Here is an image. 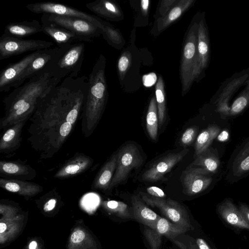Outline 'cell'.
Returning <instances> with one entry per match:
<instances>
[{
  "label": "cell",
  "mask_w": 249,
  "mask_h": 249,
  "mask_svg": "<svg viewBox=\"0 0 249 249\" xmlns=\"http://www.w3.org/2000/svg\"><path fill=\"white\" fill-rule=\"evenodd\" d=\"M61 81L45 70L14 89L3 100L6 112L1 120L0 127L26 121L35 112L40 99Z\"/></svg>",
  "instance_id": "obj_1"
},
{
  "label": "cell",
  "mask_w": 249,
  "mask_h": 249,
  "mask_svg": "<svg viewBox=\"0 0 249 249\" xmlns=\"http://www.w3.org/2000/svg\"><path fill=\"white\" fill-rule=\"evenodd\" d=\"M105 60L100 55L89 77V89L84 107L86 130L94 129L104 110L107 97L105 72Z\"/></svg>",
  "instance_id": "obj_2"
},
{
  "label": "cell",
  "mask_w": 249,
  "mask_h": 249,
  "mask_svg": "<svg viewBox=\"0 0 249 249\" xmlns=\"http://www.w3.org/2000/svg\"><path fill=\"white\" fill-rule=\"evenodd\" d=\"M85 44L73 43L66 48L47 68L53 76L62 80L67 77H77L84 60Z\"/></svg>",
  "instance_id": "obj_3"
},
{
  "label": "cell",
  "mask_w": 249,
  "mask_h": 249,
  "mask_svg": "<svg viewBox=\"0 0 249 249\" xmlns=\"http://www.w3.org/2000/svg\"><path fill=\"white\" fill-rule=\"evenodd\" d=\"M41 17L73 33L81 41H91L101 33L100 23L97 24L74 17L52 14H43Z\"/></svg>",
  "instance_id": "obj_4"
},
{
  "label": "cell",
  "mask_w": 249,
  "mask_h": 249,
  "mask_svg": "<svg viewBox=\"0 0 249 249\" xmlns=\"http://www.w3.org/2000/svg\"><path fill=\"white\" fill-rule=\"evenodd\" d=\"M142 162L140 151L135 144L128 143L122 146L117 153L116 168L108 189L124 181L131 171Z\"/></svg>",
  "instance_id": "obj_5"
},
{
  "label": "cell",
  "mask_w": 249,
  "mask_h": 249,
  "mask_svg": "<svg viewBox=\"0 0 249 249\" xmlns=\"http://www.w3.org/2000/svg\"><path fill=\"white\" fill-rule=\"evenodd\" d=\"M144 202L153 207L158 208L161 213L173 223L185 227L192 228L190 217L186 209L178 202L170 198L167 199L148 196L141 193Z\"/></svg>",
  "instance_id": "obj_6"
},
{
  "label": "cell",
  "mask_w": 249,
  "mask_h": 249,
  "mask_svg": "<svg viewBox=\"0 0 249 249\" xmlns=\"http://www.w3.org/2000/svg\"><path fill=\"white\" fill-rule=\"evenodd\" d=\"M52 42L23 39L3 34L0 38V60L23 53L50 48Z\"/></svg>",
  "instance_id": "obj_7"
},
{
  "label": "cell",
  "mask_w": 249,
  "mask_h": 249,
  "mask_svg": "<svg viewBox=\"0 0 249 249\" xmlns=\"http://www.w3.org/2000/svg\"><path fill=\"white\" fill-rule=\"evenodd\" d=\"M196 43L194 30L191 28L186 36L183 48L180 66L182 94L189 89L192 82V73L196 60Z\"/></svg>",
  "instance_id": "obj_8"
},
{
  "label": "cell",
  "mask_w": 249,
  "mask_h": 249,
  "mask_svg": "<svg viewBox=\"0 0 249 249\" xmlns=\"http://www.w3.org/2000/svg\"><path fill=\"white\" fill-rule=\"evenodd\" d=\"M44 50L33 52L18 61L9 64L2 69L0 72V92H6L12 88H15L17 82L24 71Z\"/></svg>",
  "instance_id": "obj_9"
},
{
  "label": "cell",
  "mask_w": 249,
  "mask_h": 249,
  "mask_svg": "<svg viewBox=\"0 0 249 249\" xmlns=\"http://www.w3.org/2000/svg\"><path fill=\"white\" fill-rule=\"evenodd\" d=\"M26 8L36 14H52L61 16L74 17L99 24L96 16L88 14L74 8L61 3L52 2H40L29 3Z\"/></svg>",
  "instance_id": "obj_10"
},
{
  "label": "cell",
  "mask_w": 249,
  "mask_h": 249,
  "mask_svg": "<svg viewBox=\"0 0 249 249\" xmlns=\"http://www.w3.org/2000/svg\"><path fill=\"white\" fill-rule=\"evenodd\" d=\"M188 149H184L176 153H171L155 162L142 175V179L145 181L155 182L160 180L178 163L187 155Z\"/></svg>",
  "instance_id": "obj_11"
},
{
  "label": "cell",
  "mask_w": 249,
  "mask_h": 249,
  "mask_svg": "<svg viewBox=\"0 0 249 249\" xmlns=\"http://www.w3.org/2000/svg\"><path fill=\"white\" fill-rule=\"evenodd\" d=\"M70 45H71L61 48L57 46L44 49L24 71L17 82L15 89L22 85L27 79H30L42 71L46 70L47 67Z\"/></svg>",
  "instance_id": "obj_12"
},
{
  "label": "cell",
  "mask_w": 249,
  "mask_h": 249,
  "mask_svg": "<svg viewBox=\"0 0 249 249\" xmlns=\"http://www.w3.org/2000/svg\"><path fill=\"white\" fill-rule=\"evenodd\" d=\"M42 32L53 39L57 46L61 48L80 41L77 36L71 31L41 17Z\"/></svg>",
  "instance_id": "obj_13"
},
{
  "label": "cell",
  "mask_w": 249,
  "mask_h": 249,
  "mask_svg": "<svg viewBox=\"0 0 249 249\" xmlns=\"http://www.w3.org/2000/svg\"><path fill=\"white\" fill-rule=\"evenodd\" d=\"M212 181L207 175L186 169L182 176L183 192L188 196L196 195L206 190Z\"/></svg>",
  "instance_id": "obj_14"
},
{
  "label": "cell",
  "mask_w": 249,
  "mask_h": 249,
  "mask_svg": "<svg viewBox=\"0 0 249 249\" xmlns=\"http://www.w3.org/2000/svg\"><path fill=\"white\" fill-rule=\"evenodd\" d=\"M217 211L222 219L230 226L249 231V224L239 209L230 200L225 199L219 204Z\"/></svg>",
  "instance_id": "obj_15"
},
{
  "label": "cell",
  "mask_w": 249,
  "mask_h": 249,
  "mask_svg": "<svg viewBox=\"0 0 249 249\" xmlns=\"http://www.w3.org/2000/svg\"><path fill=\"white\" fill-rule=\"evenodd\" d=\"M133 218L151 229H155L156 223L160 217L150 209L137 196L131 197Z\"/></svg>",
  "instance_id": "obj_16"
},
{
  "label": "cell",
  "mask_w": 249,
  "mask_h": 249,
  "mask_svg": "<svg viewBox=\"0 0 249 249\" xmlns=\"http://www.w3.org/2000/svg\"><path fill=\"white\" fill-rule=\"evenodd\" d=\"M41 32V24L37 20L33 19L8 23L5 26L3 34L22 38Z\"/></svg>",
  "instance_id": "obj_17"
},
{
  "label": "cell",
  "mask_w": 249,
  "mask_h": 249,
  "mask_svg": "<svg viewBox=\"0 0 249 249\" xmlns=\"http://www.w3.org/2000/svg\"><path fill=\"white\" fill-rule=\"evenodd\" d=\"M219 165L217 157L208 149L197 157L186 169L207 175L215 172Z\"/></svg>",
  "instance_id": "obj_18"
},
{
  "label": "cell",
  "mask_w": 249,
  "mask_h": 249,
  "mask_svg": "<svg viewBox=\"0 0 249 249\" xmlns=\"http://www.w3.org/2000/svg\"><path fill=\"white\" fill-rule=\"evenodd\" d=\"M92 163L91 159L86 156L80 155L67 162L55 174L54 177L58 178H69L83 172Z\"/></svg>",
  "instance_id": "obj_19"
},
{
  "label": "cell",
  "mask_w": 249,
  "mask_h": 249,
  "mask_svg": "<svg viewBox=\"0 0 249 249\" xmlns=\"http://www.w3.org/2000/svg\"><path fill=\"white\" fill-rule=\"evenodd\" d=\"M86 7L97 16L113 20L121 16V11L112 1L96 0L86 5Z\"/></svg>",
  "instance_id": "obj_20"
},
{
  "label": "cell",
  "mask_w": 249,
  "mask_h": 249,
  "mask_svg": "<svg viewBox=\"0 0 249 249\" xmlns=\"http://www.w3.org/2000/svg\"><path fill=\"white\" fill-rule=\"evenodd\" d=\"M117 154H114L102 167L95 178L93 186L97 189L109 188L116 168Z\"/></svg>",
  "instance_id": "obj_21"
},
{
  "label": "cell",
  "mask_w": 249,
  "mask_h": 249,
  "mask_svg": "<svg viewBox=\"0 0 249 249\" xmlns=\"http://www.w3.org/2000/svg\"><path fill=\"white\" fill-rule=\"evenodd\" d=\"M0 186L9 192L30 195L39 191L40 186L36 184L16 179H0Z\"/></svg>",
  "instance_id": "obj_22"
},
{
  "label": "cell",
  "mask_w": 249,
  "mask_h": 249,
  "mask_svg": "<svg viewBox=\"0 0 249 249\" xmlns=\"http://www.w3.org/2000/svg\"><path fill=\"white\" fill-rule=\"evenodd\" d=\"M192 2L193 0H178V3L166 15L158 19V31H162L177 20L190 7Z\"/></svg>",
  "instance_id": "obj_23"
},
{
  "label": "cell",
  "mask_w": 249,
  "mask_h": 249,
  "mask_svg": "<svg viewBox=\"0 0 249 249\" xmlns=\"http://www.w3.org/2000/svg\"><path fill=\"white\" fill-rule=\"evenodd\" d=\"M25 121L17 123L10 127L0 141V151L4 152L15 148L19 142L21 129Z\"/></svg>",
  "instance_id": "obj_24"
},
{
  "label": "cell",
  "mask_w": 249,
  "mask_h": 249,
  "mask_svg": "<svg viewBox=\"0 0 249 249\" xmlns=\"http://www.w3.org/2000/svg\"><path fill=\"white\" fill-rule=\"evenodd\" d=\"M220 127L215 124L209 125L198 135L195 143V155L197 157L208 149L213 140L220 132Z\"/></svg>",
  "instance_id": "obj_25"
},
{
  "label": "cell",
  "mask_w": 249,
  "mask_h": 249,
  "mask_svg": "<svg viewBox=\"0 0 249 249\" xmlns=\"http://www.w3.org/2000/svg\"><path fill=\"white\" fill-rule=\"evenodd\" d=\"M155 230L160 236H165L171 239L189 230L185 227L171 223L161 217L157 221Z\"/></svg>",
  "instance_id": "obj_26"
},
{
  "label": "cell",
  "mask_w": 249,
  "mask_h": 249,
  "mask_svg": "<svg viewBox=\"0 0 249 249\" xmlns=\"http://www.w3.org/2000/svg\"><path fill=\"white\" fill-rule=\"evenodd\" d=\"M159 118L156 97L151 99L146 117V126L150 138L156 140L158 136Z\"/></svg>",
  "instance_id": "obj_27"
},
{
  "label": "cell",
  "mask_w": 249,
  "mask_h": 249,
  "mask_svg": "<svg viewBox=\"0 0 249 249\" xmlns=\"http://www.w3.org/2000/svg\"><path fill=\"white\" fill-rule=\"evenodd\" d=\"M155 94L157 104L159 124L160 127H161L166 118V108L164 84L161 76L159 77L156 85Z\"/></svg>",
  "instance_id": "obj_28"
},
{
  "label": "cell",
  "mask_w": 249,
  "mask_h": 249,
  "mask_svg": "<svg viewBox=\"0 0 249 249\" xmlns=\"http://www.w3.org/2000/svg\"><path fill=\"white\" fill-rule=\"evenodd\" d=\"M29 169L24 165L16 162L0 161V172L7 175L20 176L29 173Z\"/></svg>",
  "instance_id": "obj_29"
},
{
  "label": "cell",
  "mask_w": 249,
  "mask_h": 249,
  "mask_svg": "<svg viewBox=\"0 0 249 249\" xmlns=\"http://www.w3.org/2000/svg\"><path fill=\"white\" fill-rule=\"evenodd\" d=\"M104 204L109 210L121 218H133L132 212H130L128 206L123 202L109 200L104 202Z\"/></svg>",
  "instance_id": "obj_30"
},
{
  "label": "cell",
  "mask_w": 249,
  "mask_h": 249,
  "mask_svg": "<svg viewBox=\"0 0 249 249\" xmlns=\"http://www.w3.org/2000/svg\"><path fill=\"white\" fill-rule=\"evenodd\" d=\"M235 171L238 174H241L249 171V142L246 144L238 157Z\"/></svg>",
  "instance_id": "obj_31"
},
{
  "label": "cell",
  "mask_w": 249,
  "mask_h": 249,
  "mask_svg": "<svg viewBox=\"0 0 249 249\" xmlns=\"http://www.w3.org/2000/svg\"><path fill=\"white\" fill-rule=\"evenodd\" d=\"M143 234L151 249H160L161 245L162 236L155 229L144 226Z\"/></svg>",
  "instance_id": "obj_32"
},
{
  "label": "cell",
  "mask_w": 249,
  "mask_h": 249,
  "mask_svg": "<svg viewBox=\"0 0 249 249\" xmlns=\"http://www.w3.org/2000/svg\"><path fill=\"white\" fill-rule=\"evenodd\" d=\"M197 131L196 127L194 126L186 129L180 138V144L183 147L190 145L193 142L196 136Z\"/></svg>",
  "instance_id": "obj_33"
},
{
  "label": "cell",
  "mask_w": 249,
  "mask_h": 249,
  "mask_svg": "<svg viewBox=\"0 0 249 249\" xmlns=\"http://www.w3.org/2000/svg\"><path fill=\"white\" fill-rule=\"evenodd\" d=\"M130 54L128 52L124 53L120 57L118 62V69L120 78L123 79L130 65Z\"/></svg>",
  "instance_id": "obj_34"
},
{
  "label": "cell",
  "mask_w": 249,
  "mask_h": 249,
  "mask_svg": "<svg viewBox=\"0 0 249 249\" xmlns=\"http://www.w3.org/2000/svg\"><path fill=\"white\" fill-rule=\"evenodd\" d=\"M248 100L246 98L241 96L236 99L229 110V115H234L240 113L247 106Z\"/></svg>",
  "instance_id": "obj_35"
},
{
  "label": "cell",
  "mask_w": 249,
  "mask_h": 249,
  "mask_svg": "<svg viewBox=\"0 0 249 249\" xmlns=\"http://www.w3.org/2000/svg\"><path fill=\"white\" fill-rule=\"evenodd\" d=\"M201 30H198V42L197 44L198 55L200 58V60H203V57L208 52V47L207 43L204 41Z\"/></svg>",
  "instance_id": "obj_36"
},
{
  "label": "cell",
  "mask_w": 249,
  "mask_h": 249,
  "mask_svg": "<svg viewBox=\"0 0 249 249\" xmlns=\"http://www.w3.org/2000/svg\"><path fill=\"white\" fill-rule=\"evenodd\" d=\"M178 1L176 0H162L159 8V13L160 17H163L168 12L170 8L173 6H174Z\"/></svg>",
  "instance_id": "obj_37"
},
{
  "label": "cell",
  "mask_w": 249,
  "mask_h": 249,
  "mask_svg": "<svg viewBox=\"0 0 249 249\" xmlns=\"http://www.w3.org/2000/svg\"><path fill=\"white\" fill-rule=\"evenodd\" d=\"M157 77L154 72L144 75L142 77V81L145 87H150L152 86L157 81Z\"/></svg>",
  "instance_id": "obj_38"
},
{
  "label": "cell",
  "mask_w": 249,
  "mask_h": 249,
  "mask_svg": "<svg viewBox=\"0 0 249 249\" xmlns=\"http://www.w3.org/2000/svg\"><path fill=\"white\" fill-rule=\"evenodd\" d=\"M146 190L150 196L160 198H164L166 197L164 192L159 187L152 186L147 188Z\"/></svg>",
  "instance_id": "obj_39"
},
{
  "label": "cell",
  "mask_w": 249,
  "mask_h": 249,
  "mask_svg": "<svg viewBox=\"0 0 249 249\" xmlns=\"http://www.w3.org/2000/svg\"><path fill=\"white\" fill-rule=\"evenodd\" d=\"M85 237V233L81 230L74 232L71 236V240L74 243L82 242Z\"/></svg>",
  "instance_id": "obj_40"
},
{
  "label": "cell",
  "mask_w": 249,
  "mask_h": 249,
  "mask_svg": "<svg viewBox=\"0 0 249 249\" xmlns=\"http://www.w3.org/2000/svg\"><path fill=\"white\" fill-rule=\"evenodd\" d=\"M197 249H213L202 238H197L196 241Z\"/></svg>",
  "instance_id": "obj_41"
},
{
  "label": "cell",
  "mask_w": 249,
  "mask_h": 249,
  "mask_svg": "<svg viewBox=\"0 0 249 249\" xmlns=\"http://www.w3.org/2000/svg\"><path fill=\"white\" fill-rule=\"evenodd\" d=\"M239 209L247 222L249 224V207L245 204L240 203Z\"/></svg>",
  "instance_id": "obj_42"
},
{
  "label": "cell",
  "mask_w": 249,
  "mask_h": 249,
  "mask_svg": "<svg viewBox=\"0 0 249 249\" xmlns=\"http://www.w3.org/2000/svg\"><path fill=\"white\" fill-rule=\"evenodd\" d=\"M149 0H141V5L142 11L143 15L146 16L148 12V7L149 6Z\"/></svg>",
  "instance_id": "obj_43"
},
{
  "label": "cell",
  "mask_w": 249,
  "mask_h": 249,
  "mask_svg": "<svg viewBox=\"0 0 249 249\" xmlns=\"http://www.w3.org/2000/svg\"><path fill=\"white\" fill-rule=\"evenodd\" d=\"M55 203L56 201L54 199H50L44 205V210L45 211L52 210L54 207Z\"/></svg>",
  "instance_id": "obj_44"
},
{
  "label": "cell",
  "mask_w": 249,
  "mask_h": 249,
  "mask_svg": "<svg viewBox=\"0 0 249 249\" xmlns=\"http://www.w3.org/2000/svg\"><path fill=\"white\" fill-rule=\"evenodd\" d=\"M6 229V225L4 223H0V233L3 232Z\"/></svg>",
  "instance_id": "obj_45"
},
{
  "label": "cell",
  "mask_w": 249,
  "mask_h": 249,
  "mask_svg": "<svg viewBox=\"0 0 249 249\" xmlns=\"http://www.w3.org/2000/svg\"><path fill=\"white\" fill-rule=\"evenodd\" d=\"M37 246V243L34 241L30 243L29 245V249H36Z\"/></svg>",
  "instance_id": "obj_46"
}]
</instances>
